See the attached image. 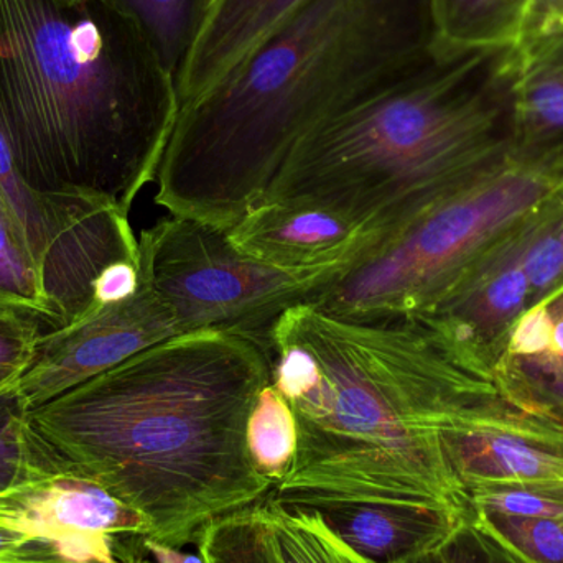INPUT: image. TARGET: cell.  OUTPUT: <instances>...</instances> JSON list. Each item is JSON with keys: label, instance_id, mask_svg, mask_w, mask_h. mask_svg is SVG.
<instances>
[{"label": "cell", "instance_id": "6da1fadb", "mask_svg": "<svg viewBox=\"0 0 563 563\" xmlns=\"http://www.w3.org/2000/svg\"><path fill=\"white\" fill-rule=\"evenodd\" d=\"M267 347L298 426L294 465L271 493L284 505L426 503L472 516L440 430L493 427L563 443V420L495 360L413 318L353 320L298 301L269 324Z\"/></svg>", "mask_w": 563, "mask_h": 563}, {"label": "cell", "instance_id": "7a4b0ae2", "mask_svg": "<svg viewBox=\"0 0 563 563\" xmlns=\"http://www.w3.org/2000/svg\"><path fill=\"white\" fill-rule=\"evenodd\" d=\"M271 383L267 333L195 331L29 410V426L65 472L144 516L147 539L181 549L208 522L273 493L246 442Z\"/></svg>", "mask_w": 563, "mask_h": 563}, {"label": "cell", "instance_id": "3957f363", "mask_svg": "<svg viewBox=\"0 0 563 563\" xmlns=\"http://www.w3.org/2000/svg\"><path fill=\"white\" fill-rule=\"evenodd\" d=\"M433 58L427 0H310L213 91L180 109L155 203L228 231L295 145Z\"/></svg>", "mask_w": 563, "mask_h": 563}, {"label": "cell", "instance_id": "277c9868", "mask_svg": "<svg viewBox=\"0 0 563 563\" xmlns=\"http://www.w3.org/2000/svg\"><path fill=\"white\" fill-rule=\"evenodd\" d=\"M178 114L177 76L114 0H0V128L33 190L129 214Z\"/></svg>", "mask_w": 563, "mask_h": 563}, {"label": "cell", "instance_id": "5b68a950", "mask_svg": "<svg viewBox=\"0 0 563 563\" xmlns=\"http://www.w3.org/2000/svg\"><path fill=\"white\" fill-rule=\"evenodd\" d=\"M516 71L518 46L433 55L301 139L261 201L386 233L512 151Z\"/></svg>", "mask_w": 563, "mask_h": 563}, {"label": "cell", "instance_id": "8992f818", "mask_svg": "<svg viewBox=\"0 0 563 563\" xmlns=\"http://www.w3.org/2000/svg\"><path fill=\"white\" fill-rule=\"evenodd\" d=\"M558 205L563 152L511 151L374 238L305 301L353 320L416 317L519 228Z\"/></svg>", "mask_w": 563, "mask_h": 563}, {"label": "cell", "instance_id": "52a82bcc", "mask_svg": "<svg viewBox=\"0 0 563 563\" xmlns=\"http://www.w3.org/2000/svg\"><path fill=\"white\" fill-rule=\"evenodd\" d=\"M139 264L178 334L267 333L282 311L333 277L280 273L241 253L228 231L174 214L142 231Z\"/></svg>", "mask_w": 563, "mask_h": 563}, {"label": "cell", "instance_id": "ba28073f", "mask_svg": "<svg viewBox=\"0 0 563 563\" xmlns=\"http://www.w3.org/2000/svg\"><path fill=\"white\" fill-rule=\"evenodd\" d=\"M0 198L22 236L59 328L92 310L95 284L111 264L139 260L129 214L106 203L45 197L20 177L0 128Z\"/></svg>", "mask_w": 563, "mask_h": 563}, {"label": "cell", "instance_id": "9c48e42d", "mask_svg": "<svg viewBox=\"0 0 563 563\" xmlns=\"http://www.w3.org/2000/svg\"><path fill=\"white\" fill-rule=\"evenodd\" d=\"M172 336H178L174 320L141 273L132 297L40 336L13 387L32 410Z\"/></svg>", "mask_w": 563, "mask_h": 563}, {"label": "cell", "instance_id": "30bf717a", "mask_svg": "<svg viewBox=\"0 0 563 563\" xmlns=\"http://www.w3.org/2000/svg\"><path fill=\"white\" fill-rule=\"evenodd\" d=\"M228 238L241 253L280 273L336 276L374 236L328 211L261 201L228 230Z\"/></svg>", "mask_w": 563, "mask_h": 563}, {"label": "cell", "instance_id": "8fae6325", "mask_svg": "<svg viewBox=\"0 0 563 563\" xmlns=\"http://www.w3.org/2000/svg\"><path fill=\"white\" fill-rule=\"evenodd\" d=\"M371 563H410L439 551L472 516L442 505L324 501L303 506Z\"/></svg>", "mask_w": 563, "mask_h": 563}, {"label": "cell", "instance_id": "7c38bea8", "mask_svg": "<svg viewBox=\"0 0 563 563\" xmlns=\"http://www.w3.org/2000/svg\"><path fill=\"white\" fill-rule=\"evenodd\" d=\"M310 0H211L177 73L180 109L200 101L236 71Z\"/></svg>", "mask_w": 563, "mask_h": 563}, {"label": "cell", "instance_id": "4fadbf2b", "mask_svg": "<svg viewBox=\"0 0 563 563\" xmlns=\"http://www.w3.org/2000/svg\"><path fill=\"white\" fill-rule=\"evenodd\" d=\"M443 456L463 496L482 485L563 482V449L493 427L440 430Z\"/></svg>", "mask_w": 563, "mask_h": 563}, {"label": "cell", "instance_id": "5bb4252c", "mask_svg": "<svg viewBox=\"0 0 563 563\" xmlns=\"http://www.w3.org/2000/svg\"><path fill=\"white\" fill-rule=\"evenodd\" d=\"M512 151L563 152V23L519 42Z\"/></svg>", "mask_w": 563, "mask_h": 563}, {"label": "cell", "instance_id": "9a60e30c", "mask_svg": "<svg viewBox=\"0 0 563 563\" xmlns=\"http://www.w3.org/2000/svg\"><path fill=\"white\" fill-rule=\"evenodd\" d=\"M498 367L529 399L563 420V285L515 321Z\"/></svg>", "mask_w": 563, "mask_h": 563}, {"label": "cell", "instance_id": "2e32d148", "mask_svg": "<svg viewBox=\"0 0 563 563\" xmlns=\"http://www.w3.org/2000/svg\"><path fill=\"white\" fill-rule=\"evenodd\" d=\"M531 0H427L433 55L518 46Z\"/></svg>", "mask_w": 563, "mask_h": 563}, {"label": "cell", "instance_id": "e0dca14e", "mask_svg": "<svg viewBox=\"0 0 563 563\" xmlns=\"http://www.w3.org/2000/svg\"><path fill=\"white\" fill-rule=\"evenodd\" d=\"M66 473L33 435L15 387L0 389V495H22Z\"/></svg>", "mask_w": 563, "mask_h": 563}, {"label": "cell", "instance_id": "ac0fdd59", "mask_svg": "<svg viewBox=\"0 0 563 563\" xmlns=\"http://www.w3.org/2000/svg\"><path fill=\"white\" fill-rule=\"evenodd\" d=\"M197 544L203 563H284L266 499L208 522Z\"/></svg>", "mask_w": 563, "mask_h": 563}, {"label": "cell", "instance_id": "d6986e66", "mask_svg": "<svg viewBox=\"0 0 563 563\" xmlns=\"http://www.w3.org/2000/svg\"><path fill=\"white\" fill-rule=\"evenodd\" d=\"M0 314H15L42 327L58 330V321L22 236L0 198Z\"/></svg>", "mask_w": 563, "mask_h": 563}, {"label": "cell", "instance_id": "ffe728a7", "mask_svg": "<svg viewBox=\"0 0 563 563\" xmlns=\"http://www.w3.org/2000/svg\"><path fill=\"white\" fill-rule=\"evenodd\" d=\"M246 442L254 468L276 488L294 465L298 426L290 404L273 383L254 400L247 419Z\"/></svg>", "mask_w": 563, "mask_h": 563}, {"label": "cell", "instance_id": "44dd1931", "mask_svg": "<svg viewBox=\"0 0 563 563\" xmlns=\"http://www.w3.org/2000/svg\"><path fill=\"white\" fill-rule=\"evenodd\" d=\"M144 30L168 71L177 76L211 0H114Z\"/></svg>", "mask_w": 563, "mask_h": 563}, {"label": "cell", "instance_id": "7402d4cb", "mask_svg": "<svg viewBox=\"0 0 563 563\" xmlns=\"http://www.w3.org/2000/svg\"><path fill=\"white\" fill-rule=\"evenodd\" d=\"M284 563H371L341 541L323 519L303 506L266 498Z\"/></svg>", "mask_w": 563, "mask_h": 563}, {"label": "cell", "instance_id": "603a6c76", "mask_svg": "<svg viewBox=\"0 0 563 563\" xmlns=\"http://www.w3.org/2000/svg\"><path fill=\"white\" fill-rule=\"evenodd\" d=\"M0 563H82L16 496L0 495Z\"/></svg>", "mask_w": 563, "mask_h": 563}, {"label": "cell", "instance_id": "cb8c5ba5", "mask_svg": "<svg viewBox=\"0 0 563 563\" xmlns=\"http://www.w3.org/2000/svg\"><path fill=\"white\" fill-rule=\"evenodd\" d=\"M470 521L522 563H563V519L515 518L473 511Z\"/></svg>", "mask_w": 563, "mask_h": 563}, {"label": "cell", "instance_id": "d4e9b609", "mask_svg": "<svg viewBox=\"0 0 563 563\" xmlns=\"http://www.w3.org/2000/svg\"><path fill=\"white\" fill-rule=\"evenodd\" d=\"M473 511L515 518L563 519V482L482 485L465 493Z\"/></svg>", "mask_w": 563, "mask_h": 563}, {"label": "cell", "instance_id": "484cf974", "mask_svg": "<svg viewBox=\"0 0 563 563\" xmlns=\"http://www.w3.org/2000/svg\"><path fill=\"white\" fill-rule=\"evenodd\" d=\"M443 563H522L473 521H465L439 549Z\"/></svg>", "mask_w": 563, "mask_h": 563}, {"label": "cell", "instance_id": "4316f807", "mask_svg": "<svg viewBox=\"0 0 563 563\" xmlns=\"http://www.w3.org/2000/svg\"><path fill=\"white\" fill-rule=\"evenodd\" d=\"M141 287V264L139 260H124L111 264L95 284L92 310L106 305L119 303L132 297Z\"/></svg>", "mask_w": 563, "mask_h": 563}, {"label": "cell", "instance_id": "83f0119b", "mask_svg": "<svg viewBox=\"0 0 563 563\" xmlns=\"http://www.w3.org/2000/svg\"><path fill=\"white\" fill-rule=\"evenodd\" d=\"M563 23V0H531L521 40Z\"/></svg>", "mask_w": 563, "mask_h": 563}, {"label": "cell", "instance_id": "f1b7e54d", "mask_svg": "<svg viewBox=\"0 0 563 563\" xmlns=\"http://www.w3.org/2000/svg\"><path fill=\"white\" fill-rule=\"evenodd\" d=\"M144 551L145 554L152 555L154 563H203L200 554H188V552H181L180 549L152 541V539H144Z\"/></svg>", "mask_w": 563, "mask_h": 563}, {"label": "cell", "instance_id": "f546056e", "mask_svg": "<svg viewBox=\"0 0 563 563\" xmlns=\"http://www.w3.org/2000/svg\"><path fill=\"white\" fill-rule=\"evenodd\" d=\"M410 563H443L442 559H440L439 551L433 552V554L426 555V558L417 559V561Z\"/></svg>", "mask_w": 563, "mask_h": 563}, {"label": "cell", "instance_id": "4dcf8cb0", "mask_svg": "<svg viewBox=\"0 0 563 563\" xmlns=\"http://www.w3.org/2000/svg\"><path fill=\"white\" fill-rule=\"evenodd\" d=\"M132 563H152V562H148V561H144V559H141V561H137V562H132Z\"/></svg>", "mask_w": 563, "mask_h": 563}]
</instances>
